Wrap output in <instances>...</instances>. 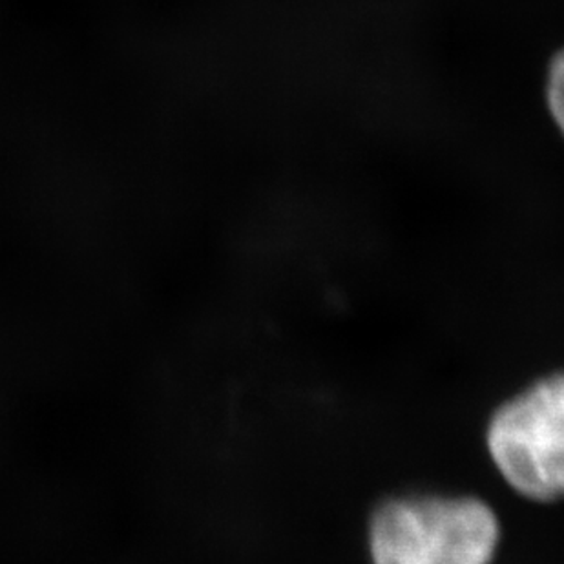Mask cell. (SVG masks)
I'll use <instances>...</instances> for the list:
<instances>
[{"label": "cell", "instance_id": "1", "mask_svg": "<svg viewBox=\"0 0 564 564\" xmlns=\"http://www.w3.org/2000/svg\"><path fill=\"white\" fill-rule=\"evenodd\" d=\"M501 541L494 506L466 494H397L368 521L371 564H494Z\"/></svg>", "mask_w": 564, "mask_h": 564}, {"label": "cell", "instance_id": "2", "mask_svg": "<svg viewBox=\"0 0 564 564\" xmlns=\"http://www.w3.org/2000/svg\"><path fill=\"white\" fill-rule=\"evenodd\" d=\"M485 441L494 468L517 496L539 505L564 501V369L497 405Z\"/></svg>", "mask_w": 564, "mask_h": 564}, {"label": "cell", "instance_id": "3", "mask_svg": "<svg viewBox=\"0 0 564 564\" xmlns=\"http://www.w3.org/2000/svg\"><path fill=\"white\" fill-rule=\"evenodd\" d=\"M546 99L555 123L564 133V48L555 55L550 64Z\"/></svg>", "mask_w": 564, "mask_h": 564}]
</instances>
